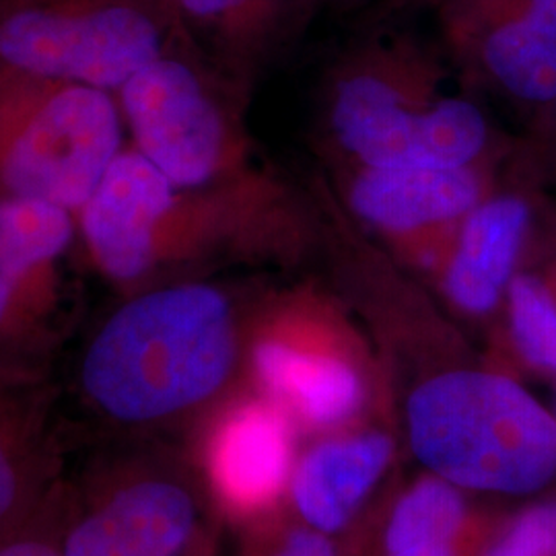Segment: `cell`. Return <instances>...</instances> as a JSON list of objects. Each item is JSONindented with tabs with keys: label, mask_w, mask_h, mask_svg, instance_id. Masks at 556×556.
I'll return each instance as SVG.
<instances>
[{
	"label": "cell",
	"mask_w": 556,
	"mask_h": 556,
	"mask_svg": "<svg viewBox=\"0 0 556 556\" xmlns=\"http://www.w3.org/2000/svg\"><path fill=\"white\" fill-rule=\"evenodd\" d=\"M73 238L66 211L41 200L0 202V321L21 278L60 254Z\"/></svg>",
	"instance_id": "9a60e30c"
},
{
	"label": "cell",
	"mask_w": 556,
	"mask_h": 556,
	"mask_svg": "<svg viewBox=\"0 0 556 556\" xmlns=\"http://www.w3.org/2000/svg\"><path fill=\"white\" fill-rule=\"evenodd\" d=\"M507 318L519 357L532 367L556 374V291L544 277L517 273L507 295Z\"/></svg>",
	"instance_id": "e0dca14e"
},
{
	"label": "cell",
	"mask_w": 556,
	"mask_h": 556,
	"mask_svg": "<svg viewBox=\"0 0 556 556\" xmlns=\"http://www.w3.org/2000/svg\"><path fill=\"white\" fill-rule=\"evenodd\" d=\"M418 459L464 489L523 495L556 475V417L516 379L456 367L417 383L406 404Z\"/></svg>",
	"instance_id": "3957f363"
},
{
	"label": "cell",
	"mask_w": 556,
	"mask_h": 556,
	"mask_svg": "<svg viewBox=\"0 0 556 556\" xmlns=\"http://www.w3.org/2000/svg\"><path fill=\"white\" fill-rule=\"evenodd\" d=\"M60 536L62 526H54V519L20 521L0 536V556H62Z\"/></svg>",
	"instance_id": "44dd1931"
},
{
	"label": "cell",
	"mask_w": 556,
	"mask_h": 556,
	"mask_svg": "<svg viewBox=\"0 0 556 556\" xmlns=\"http://www.w3.org/2000/svg\"><path fill=\"white\" fill-rule=\"evenodd\" d=\"M511 161L526 184L556 188V96L532 112L530 132L514 144Z\"/></svg>",
	"instance_id": "ac0fdd59"
},
{
	"label": "cell",
	"mask_w": 556,
	"mask_h": 556,
	"mask_svg": "<svg viewBox=\"0 0 556 556\" xmlns=\"http://www.w3.org/2000/svg\"><path fill=\"white\" fill-rule=\"evenodd\" d=\"M484 556H556V501L521 511Z\"/></svg>",
	"instance_id": "d6986e66"
},
{
	"label": "cell",
	"mask_w": 556,
	"mask_h": 556,
	"mask_svg": "<svg viewBox=\"0 0 556 556\" xmlns=\"http://www.w3.org/2000/svg\"><path fill=\"white\" fill-rule=\"evenodd\" d=\"M466 80L536 112L556 96V0H445Z\"/></svg>",
	"instance_id": "ba28073f"
},
{
	"label": "cell",
	"mask_w": 556,
	"mask_h": 556,
	"mask_svg": "<svg viewBox=\"0 0 556 556\" xmlns=\"http://www.w3.org/2000/svg\"><path fill=\"white\" fill-rule=\"evenodd\" d=\"M293 464L289 415L273 400H250L229 410L208 445L213 486L227 507L256 514L285 491Z\"/></svg>",
	"instance_id": "4fadbf2b"
},
{
	"label": "cell",
	"mask_w": 556,
	"mask_h": 556,
	"mask_svg": "<svg viewBox=\"0 0 556 556\" xmlns=\"http://www.w3.org/2000/svg\"><path fill=\"white\" fill-rule=\"evenodd\" d=\"M161 43L157 21L130 2L21 7L0 20V59L34 75L89 87L126 85L161 59Z\"/></svg>",
	"instance_id": "5b68a950"
},
{
	"label": "cell",
	"mask_w": 556,
	"mask_h": 556,
	"mask_svg": "<svg viewBox=\"0 0 556 556\" xmlns=\"http://www.w3.org/2000/svg\"><path fill=\"white\" fill-rule=\"evenodd\" d=\"M140 153L176 188L206 186L227 157V128L199 75L174 59L153 60L122 85Z\"/></svg>",
	"instance_id": "9c48e42d"
},
{
	"label": "cell",
	"mask_w": 556,
	"mask_h": 556,
	"mask_svg": "<svg viewBox=\"0 0 556 556\" xmlns=\"http://www.w3.org/2000/svg\"><path fill=\"white\" fill-rule=\"evenodd\" d=\"M324 124L338 163L349 165L459 167L514 151L478 101L406 43L344 60L324 91Z\"/></svg>",
	"instance_id": "6da1fadb"
},
{
	"label": "cell",
	"mask_w": 556,
	"mask_h": 556,
	"mask_svg": "<svg viewBox=\"0 0 556 556\" xmlns=\"http://www.w3.org/2000/svg\"><path fill=\"white\" fill-rule=\"evenodd\" d=\"M275 2H277V0H275Z\"/></svg>",
	"instance_id": "cb8c5ba5"
},
{
	"label": "cell",
	"mask_w": 556,
	"mask_h": 556,
	"mask_svg": "<svg viewBox=\"0 0 556 556\" xmlns=\"http://www.w3.org/2000/svg\"><path fill=\"white\" fill-rule=\"evenodd\" d=\"M119 122L98 87L79 85L48 101L15 140L4 179L15 197L62 208L85 206L118 157Z\"/></svg>",
	"instance_id": "52a82bcc"
},
{
	"label": "cell",
	"mask_w": 556,
	"mask_h": 556,
	"mask_svg": "<svg viewBox=\"0 0 556 556\" xmlns=\"http://www.w3.org/2000/svg\"><path fill=\"white\" fill-rule=\"evenodd\" d=\"M498 161L404 169L338 163L334 200L390 258L435 277L459 225L497 190Z\"/></svg>",
	"instance_id": "277c9868"
},
{
	"label": "cell",
	"mask_w": 556,
	"mask_h": 556,
	"mask_svg": "<svg viewBox=\"0 0 556 556\" xmlns=\"http://www.w3.org/2000/svg\"><path fill=\"white\" fill-rule=\"evenodd\" d=\"M392 441L361 433L316 445L293 477L299 514L321 534L340 530L386 472Z\"/></svg>",
	"instance_id": "5bb4252c"
},
{
	"label": "cell",
	"mask_w": 556,
	"mask_h": 556,
	"mask_svg": "<svg viewBox=\"0 0 556 556\" xmlns=\"http://www.w3.org/2000/svg\"><path fill=\"white\" fill-rule=\"evenodd\" d=\"M289 309L252 351L266 397L309 427L355 417L365 404L367 378L353 342L324 299L299 291Z\"/></svg>",
	"instance_id": "8992f818"
},
{
	"label": "cell",
	"mask_w": 556,
	"mask_h": 556,
	"mask_svg": "<svg viewBox=\"0 0 556 556\" xmlns=\"http://www.w3.org/2000/svg\"><path fill=\"white\" fill-rule=\"evenodd\" d=\"M181 11L192 20L215 21L233 17V15H248L250 9L258 7L260 11L273 0H178Z\"/></svg>",
	"instance_id": "7402d4cb"
},
{
	"label": "cell",
	"mask_w": 556,
	"mask_h": 556,
	"mask_svg": "<svg viewBox=\"0 0 556 556\" xmlns=\"http://www.w3.org/2000/svg\"><path fill=\"white\" fill-rule=\"evenodd\" d=\"M176 206V186L142 153L118 155L85 202L83 227L103 270L137 278L153 264L161 223Z\"/></svg>",
	"instance_id": "7c38bea8"
},
{
	"label": "cell",
	"mask_w": 556,
	"mask_h": 556,
	"mask_svg": "<svg viewBox=\"0 0 556 556\" xmlns=\"http://www.w3.org/2000/svg\"><path fill=\"white\" fill-rule=\"evenodd\" d=\"M31 498V464L20 439L0 429V536L20 523Z\"/></svg>",
	"instance_id": "ffe728a7"
},
{
	"label": "cell",
	"mask_w": 556,
	"mask_h": 556,
	"mask_svg": "<svg viewBox=\"0 0 556 556\" xmlns=\"http://www.w3.org/2000/svg\"><path fill=\"white\" fill-rule=\"evenodd\" d=\"M555 417H556V415H555Z\"/></svg>",
	"instance_id": "d4e9b609"
},
{
	"label": "cell",
	"mask_w": 556,
	"mask_h": 556,
	"mask_svg": "<svg viewBox=\"0 0 556 556\" xmlns=\"http://www.w3.org/2000/svg\"><path fill=\"white\" fill-rule=\"evenodd\" d=\"M236 358L229 299L208 285H178L119 307L87 349L80 378L105 417L147 425L215 396Z\"/></svg>",
	"instance_id": "7a4b0ae2"
},
{
	"label": "cell",
	"mask_w": 556,
	"mask_h": 556,
	"mask_svg": "<svg viewBox=\"0 0 556 556\" xmlns=\"http://www.w3.org/2000/svg\"><path fill=\"white\" fill-rule=\"evenodd\" d=\"M466 523V503L456 484L425 478L406 491L390 517L388 556H457V538Z\"/></svg>",
	"instance_id": "2e32d148"
},
{
	"label": "cell",
	"mask_w": 556,
	"mask_h": 556,
	"mask_svg": "<svg viewBox=\"0 0 556 556\" xmlns=\"http://www.w3.org/2000/svg\"><path fill=\"white\" fill-rule=\"evenodd\" d=\"M273 556H334V551L324 534L299 530Z\"/></svg>",
	"instance_id": "603a6c76"
},
{
	"label": "cell",
	"mask_w": 556,
	"mask_h": 556,
	"mask_svg": "<svg viewBox=\"0 0 556 556\" xmlns=\"http://www.w3.org/2000/svg\"><path fill=\"white\" fill-rule=\"evenodd\" d=\"M536 204L528 188H497L457 229L435 278L447 301L466 316L482 318L505 301L530 256Z\"/></svg>",
	"instance_id": "8fae6325"
},
{
	"label": "cell",
	"mask_w": 556,
	"mask_h": 556,
	"mask_svg": "<svg viewBox=\"0 0 556 556\" xmlns=\"http://www.w3.org/2000/svg\"><path fill=\"white\" fill-rule=\"evenodd\" d=\"M197 528V501L172 478L128 477L105 486L68 523L62 556H179Z\"/></svg>",
	"instance_id": "30bf717a"
}]
</instances>
